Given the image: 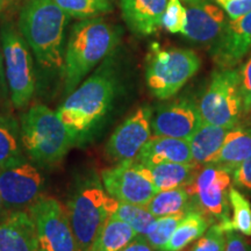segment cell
Instances as JSON below:
<instances>
[{
  "label": "cell",
  "mask_w": 251,
  "mask_h": 251,
  "mask_svg": "<svg viewBox=\"0 0 251 251\" xmlns=\"http://www.w3.org/2000/svg\"><path fill=\"white\" fill-rule=\"evenodd\" d=\"M117 92V76L106 62L67 96L57 115L67 127L74 147L86 146L98 134Z\"/></svg>",
  "instance_id": "1"
},
{
  "label": "cell",
  "mask_w": 251,
  "mask_h": 251,
  "mask_svg": "<svg viewBox=\"0 0 251 251\" xmlns=\"http://www.w3.org/2000/svg\"><path fill=\"white\" fill-rule=\"evenodd\" d=\"M70 19L52 0H26L20 9L18 29L45 70L62 74Z\"/></svg>",
  "instance_id": "2"
},
{
  "label": "cell",
  "mask_w": 251,
  "mask_h": 251,
  "mask_svg": "<svg viewBox=\"0 0 251 251\" xmlns=\"http://www.w3.org/2000/svg\"><path fill=\"white\" fill-rule=\"evenodd\" d=\"M120 40L119 29L101 17L81 19L71 27L64 51L62 76L69 96L100 62L112 54Z\"/></svg>",
  "instance_id": "3"
},
{
  "label": "cell",
  "mask_w": 251,
  "mask_h": 251,
  "mask_svg": "<svg viewBox=\"0 0 251 251\" xmlns=\"http://www.w3.org/2000/svg\"><path fill=\"white\" fill-rule=\"evenodd\" d=\"M119 201L106 192L101 179L87 172L74 181L67 212L79 251H90L102 226L117 211Z\"/></svg>",
  "instance_id": "4"
},
{
  "label": "cell",
  "mask_w": 251,
  "mask_h": 251,
  "mask_svg": "<svg viewBox=\"0 0 251 251\" xmlns=\"http://www.w3.org/2000/svg\"><path fill=\"white\" fill-rule=\"evenodd\" d=\"M21 140L28 158L39 166H54L64 159L74 144L57 112L34 105L21 115Z\"/></svg>",
  "instance_id": "5"
},
{
  "label": "cell",
  "mask_w": 251,
  "mask_h": 251,
  "mask_svg": "<svg viewBox=\"0 0 251 251\" xmlns=\"http://www.w3.org/2000/svg\"><path fill=\"white\" fill-rule=\"evenodd\" d=\"M201 61L193 50L162 49L153 45L146 61L147 86L156 98L174 97L199 71Z\"/></svg>",
  "instance_id": "6"
},
{
  "label": "cell",
  "mask_w": 251,
  "mask_h": 251,
  "mask_svg": "<svg viewBox=\"0 0 251 251\" xmlns=\"http://www.w3.org/2000/svg\"><path fill=\"white\" fill-rule=\"evenodd\" d=\"M0 43L12 103L18 109L25 108L31 101L36 89L34 55L11 21H5L0 27Z\"/></svg>",
  "instance_id": "7"
},
{
  "label": "cell",
  "mask_w": 251,
  "mask_h": 251,
  "mask_svg": "<svg viewBox=\"0 0 251 251\" xmlns=\"http://www.w3.org/2000/svg\"><path fill=\"white\" fill-rule=\"evenodd\" d=\"M202 122L233 129L243 112L240 76L236 69H220L198 102Z\"/></svg>",
  "instance_id": "8"
},
{
  "label": "cell",
  "mask_w": 251,
  "mask_h": 251,
  "mask_svg": "<svg viewBox=\"0 0 251 251\" xmlns=\"http://www.w3.org/2000/svg\"><path fill=\"white\" fill-rule=\"evenodd\" d=\"M45 177L28 157L0 166V193L8 212L28 211L42 198Z\"/></svg>",
  "instance_id": "9"
},
{
  "label": "cell",
  "mask_w": 251,
  "mask_h": 251,
  "mask_svg": "<svg viewBox=\"0 0 251 251\" xmlns=\"http://www.w3.org/2000/svg\"><path fill=\"white\" fill-rule=\"evenodd\" d=\"M230 174L216 165H205L196 179L187 185L186 191L192 198V211H199L213 222L229 221Z\"/></svg>",
  "instance_id": "10"
},
{
  "label": "cell",
  "mask_w": 251,
  "mask_h": 251,
  "mask_svg": "<svg viewBox=\"0 0 251 251\" xmlns=\"http://www.w3.org/2000/svg\"><path fill=\"white\" fill-rule=\"evenodd\" d=\"M43 251H79L67 208L55 198L42 197L28 209Z\"/></svg>",
  "instance_id": "11"
},
{
  "label": "cell",
  "mask_w": 251,
  "mask_h": 251,
  "mask_svg": "<svg viewBox=\"0 0 251 251\" xmlns=\"http://www.w3.org/2000/svg\"><path fill=\"white\" fill-rule=\"evenodd\" d=\"M106 192L118 201L147 206L158 192L146 165L136 161L118 163L101 172Z\"/></svg>",
  "instance_id": "12"
},
{
  "label": "cell",
  "mask_w": 251,
  "mask_h": 251,
  "mask_svg": "<svg viewBox=\"0 0 251 251\" xmlns=\"http://www.w3.org/2000/svg\"><path fill=\"white\" fill-rule=\"evenodd\" d=\"M151 120L152 112L147 106L137 108L126 118L106 143L105 152L109 161L115 164L135 161L151 137Z\"/></svg>",
  "instance_id": "13"
},
{
  "label": "cell",
  "mask_w": 251,
  "mask_h": 251,
  "mask_svg": "<svg viewBox=\"0 0 251 251\" xmlns=\"http://www.w3.org/2000/svg\"><path fill=\"white\" fill-rule=\"evenodd\" d=\"M186 8L183 35L201 45H214L227 26L228 20L219 6L209 0H180Z\"/></svg>",
  "instance_id": "14"
},
{
  "label": "cell",
  "mask_w": 251,
  "mask_h": 251,
  "mask_svg": "<svg viewBox=\"0 0 251 251\" xmlns=\"http://www.w3.org/2000/svg\"><path fill=\"white\" fill-rule=\"evenodd\" d=\"M202 124L198 103L179 99L163 106L151 120V129L158 136L188 141Z\"/></svg>",
  "instance_id": "15"
},
{
  "label": "cell",
  "mask_w": 251,
  "mask_h": 251,
  "mask_svg": "<svg viewBox=\"0 0 251 251\" xmlns=\"http://www.w3.org/2000/svg\"><path fill=\"white\" fill-rule=\"evenodd\" d=\"M251 49V12L228 21L213 45L212 56L221 69H233Z\"/></svg>",
  "instance_id": "16"
},
{
  "label": "cell",
  "mask_w": 251,
  "mask_h": 251,
  "mask_svg": "<svg viewBox=\"0 0 251 251\" xmlns=\"http://www.w3.org/2000/svg\"><path fill=\"white\" fill-rule=\"evenodd\" d=\"M36 226L28 211H14L0 221V251H37Z\"/></svg>",
  "instance_id": "17"
},
{
  "label": "cell",
  "mask_w": 251,
  "mask_h": 251,
  "mask_svg": "<svg viewBox=\"0 0 251 251\" xmlns=\"http://www.w3.org/2000/svg\"><path fill=\"white\" fill-rule=\"evenodd\" d=\"M168 4L169 0H120L125 23L140 35H150L162 27Z\"/></svg>",
  "instance_id": "18"
},
{
  "label": "cell",
  "mask_w": 251,
  "mask_h": 251,
  "mask_svg": "<svg viewBox=\"0 0 251 251\" xmlns=\"http://www.w3.org/2000/svg\"><path fill=\"white\" fill-rule=\"evenodd\" d=\"M135 161L143 165H153L159 163H193V158L188 141L155 135L150 137Z\"/></svg>",
  "instance_id": "19"
},
{
  "label": "cell",
  "mask_w": 251,
  "mask_h": 251,
  "mask_svg": "<svg viewBox=\"0 0 251 251\" xmlns=\"http://www.w3.org/2000/svg\"><path fill=\"white\" fill-rule=\"evenodd\" d=\"M250 155L251 129L234 127L226 135L224 144L211 164L219 166L231 174Z\"/></svg>",
  "instance_id": "20"
},
{
  "label": "cell",
  "mask_w": 251,
  "mask_h": 251,
  "mask_svg": "<svg viewBox=\"0 0 251 251\" xmlns=\"http://www.w3.org/2000/svg\"><path fill=\"white\" fill-rule=\"evenodd\" d=\"M229 130L228 128L202 122L196 133L188 139L193 162L199 166L211 164L221 149Z\"/></svg>",
  "instance_id": "21"
},
{
  "label": "cell",
  "mask_w": 251,
  "mask_h": 251,
  "mask_svg": "<svg viewBox=\"0 0 251 251\" xmlns=\"http://www.w3.org/2000/svg\"><path fill=\"white\" fill-rule=\"evenodd\" d=\"M157 191L186 187L196 179L201 166L196 163H159L146 165Z\"/></svg>",
  "instance_id": "22"
},
{
  "label": "cell",
  "mask_w": 251,
  "mask_h": 251,
  "mask_svg": "<svg viewBox=\"0 0 251 251\" xmlns=\"http://www.w3.org/2000/svg\"><path fill=\"white\" fill-rule=\"evenodd\" d=\"M214 224L208 216L199 211H190L183 216L172 233L163 251H181L200 238Z\"/></svg>",
  "instance_id": "23"
},
{
  "label": "cell",
  "mask_w": 251,
  "mask_h": 251,
  "mask_svg": "<svg viewBox=\"0 0 251 251\" xmlns=\"http://www.w3.org/2000/svg\"><path fill=\"white\" fill-rule=\"evenodd\" d=\"M146 207L155 218L186 214L193 209L192 198L185 187L158 191Z\"/></svg>",
  "instance_id": "24"
},
{
  "label": "cell",
  "mask_w": 251,
  "mask_h": 251,
  "mask_svg": "<svg viewBox=\"0 0 251 251\" xmlns=\"http://www.w3.org/2000/svg\"><path fill=\"white\" fill-rule=\"evenodd\" d=\"M136 236L137 233L127 222L111 216L102 226L90 251H120Z\"/></svg>",
  "instance_id": "25"
},
{
  "label": "cell",
  "mask_w": 251,
  "mask_h": 251,
  "mask_svg": "<svg viewBox=\"0 0 251 251\" xmlns=\"http://www.w3.org/2000/svg\"><path fill=\"white\" fill-rule=\"evenodd\" d=\"M20 125L11 115L0 114V166L25 158Z\"/></svg>",
  "instance_id": "26"
},
{
  "label": "cell",
  "mask_w": 251,
  "mask_h": 251,
  "mask_svg": "<svg viewBox=\"0 0 251 251\" xmlns=\"http://www.w3.org/2000/svg\"><path fill=\"white\" fill-rule=\"evenodd\" d=\"M229 203L233 208V219L226 222H215L224 228L227 233L235 230L238 233L251 236V203L247 197H244L237 188L229 187Z\"/></svg>",
  "instance_id": "27"
},
{
  "label": "cell",
  "mask_w": 251,
  "mask_h": 251,
  "mask_svg": "<svg viewBox=\"0 0 251 251\" xmlns=\"http://www.w3.org/2000/svg\"><path fill=\"white\" fill-rule=\"evenodd\" d=\"M71 18H98L113 12V0H52Z\"/></svg>",
  "instance_id": "28"
},
{
  "label": "cell",
  "mask_w": 251,
  "mask_h": 251,
  "mask_svg": "<svg viewBox=\"0 0 251 251\" xmlns=\"http://www.w3.org/2000/svg\"><path fill=\"white\" fill-rule=\"evenodd\" d=\"M113 216L127 222L136 231L137 235H142V236L148 233L156 220L146 206L121 201H119L118 208Z\"/></svg>",
  "instance_id": "29"
},
{
  "label": "cell",
  "mask_w": 251,
  "mask_h": 251,
  "mask_svg": "<svg viewBox=\"0 0 251 251\" xmlns=\"http://www.w3.org/2000/svg\"><path fill=\"white\" fill-rule=\"evenodd\" d=\"M185 214L171 215V216H162V218H156L151 228L149 231L144 235L146 240L155 249L163 251V248L170 240L172 233L179 224V221L183 219Z\"/></svg>",
  "instance_id": "30"
},
{
  "label": "cell",
  "mask_w": 251,
  "mask_h": 251,
  "mask_svg": "<svg viewBox=\"0 0 251 251\" xmlns=\"http://www.w3.org/2000/svg\"><path fill=\"white\" fill-rule=\"evenodd\" d=\"M186 25V8L180 0H169L164 15H163L162 26L170 33H183Z\"/></svg>",
  "instance_id": "31"
},
{
  "label": "cell",
  "mask_w": 251,
  "mask_h": 251,
  "mask_svg": "<svg viewBox=\"0 0 251 251\" xmlns=\"http://www.w3.org/2000/svg\"><path fill=\"white\" fill-rule=\"evenodd\" d=\"M226 231L219 224H213L205 236L198 238L190 251H225Z\"/></svg>",
  "instance_id": "32"
},
{
  "label": "cell",
  "mask_w": 251,
  "mask_h": 251,
  "mask_svg": "<svg viewBox=\"0 0 251 251\" xmlns=\"http://www.w3.org/2000/svg\"><path fill=\"white\" fill-rule=\"evenodd\" d=\"M238 76H240L243 112L248 113L251 111V57L238 70Z\"/></svg>",
  "instance_id": "33"
},
{
  "label": "cell",
  "mask_w": 251,
  "mask_h": 251,
  "mask_svg": "<svg viewBox=\"0 0 251 251\" xmlns=\"http://www.w3.org/2000/svg\"><path fill=\"white\" fill-rule=\"evenodd\" d=\"M225 9L230 20L243 17L251 12V0H214Z\"/></svg>",
  "instance_id": "34"
},
{
  "label": "cell",
  "mask_w": 251,
  "mask_h": 251,
  "mask_svg": "<svg viewBox=\"0 0 251 251\" xmlns=\"http://www.w3.org/2000/svg\"><path fill=\"white\" fill-rule=\"evenodd\" d=\"M233 172L235 185L251 191V155Z\"/></svg>",
  "instance_id": "35"
},
{
  "label": "cell",
  "mask_w": 251,
  "mask_h": 251,
  "mask_svg": "<svg viewBox=\"0 0 251 251\" xmlns=\"http://www.w3.org/2000/svg\"><path fill=\"white\" fill-rule=\"evenodd\" d=\"M225 251H251V246L237 231L229 230L226 233Z\"/></svg>",
  "instance_id": "36"
},
{
  "label": "cell",
  "mask_w": 251,
  "mask_h": 251,
  "mask_svg": "<svg viewBox=\"0 0 251 251\" xmlns=\"http://www.w3.org/2000/svg\"><path fill=\"white\" fill-rule=\"evenodd\" d=\"M120 251H161V250H157L152 246H150V243L146 240V237L142 236V235H137L133 241H130V242Z\"/></svg>",
  "instance_id": "37"
},
{
  "label": "cell",
  "mask_w": 251,
  "mask_h": 251,
  "mask_svg": "<svg viewBox=\"0 0 251 251\" xmlns=\"http://www.w3.org/2000/svg\"><path fill=\"white\" fill-rule=\"evenodd\" d=\"M7 83H6V76H5V68H4V57H2V50H1V43H0V98L6 96L7 93Z\"/></svg>",
  "instance_id": "38"
},
{
  "label": "cell",
  "mask_w": 251,
  "mask_h": 251,
  "mask_svg": "<svg viewBox=\"0 0 251 251\" xmlns=\"http://www.w3.org/2000/svg\"><path fill=\"white\" fill-rule=\"evenodd\" d=\"M9 213H11V212H8L7 208H6L4 200H2L1 193H0V221H1V220L4 218H6V216H7Z\"/></svg>",
  "instance_id": "39"
},
{
  "label": "cell",
  "mask_w": 251,
  "mask_h": 251,
  "mask_svg": "<svg viewBox=\"0 0 251 251\" xmlns=\"http://www.w3.org/2000/svg\"><path fill=\"white\" fill-rule=\"evenodd\" d=\"M5 1H6V0H0V9H1L2 7H4Z\"/></svg>",
  "instance_id": "40"
},
{
  "label": "cell",
  "mask_w": 251,
  "mask_h": 251,
  "mask_svg": "<svg viewBox=\"0 0 251 251\" xmlns=\"http://www.w3.org/2000/svg\"><path fill=\"white\" fill-rule=\"evenodd\" d=\"M37 251H43V250H41V249H40V248H39V250H37Z\"/></svg>",
  "instance_id": "41"
}]
</instances>
